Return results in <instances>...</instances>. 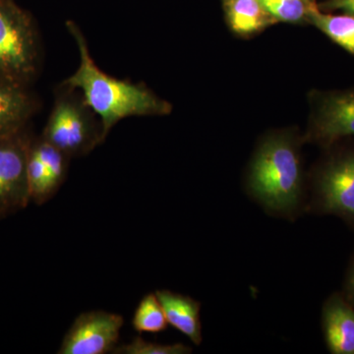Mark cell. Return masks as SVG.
<instances>
[{
    "instance_id": "obj_1",
    "label": "cell",
    "mask_w": 354,
    "mask_h": 354,
    "mask_svg": "<svg viewBox=\"0 0 354 354\" xmlns=\"http://www.w3.org/2000/svg\"><path fill=\"white\" fill-rule=\"evenodd\" d=\"M66 27L78 46L80 64L62 84L80 92L86 104L101 120L104 139L124 118L171 113V104L153 94L143 84L120 80L104 73L93 59L80 28L73 21H68Z\"/></svg>"
},
{
    "instance_id": "obj_2",
    "label": "cell",
    "mask_w": 354,
    "mask_h": 354,
    "mask_svg": "<svg viewBox=\"0 0 354 354\" xmlns=\"http://www.w3.org/2000/svg\"><path fill=\"white\" fill-rule=\"evenodd\" d=\"M248 189L266 209L292 216L302 202V169L295 142L274 135L261 144L251 165Z\"/></svg>"
},
{
    "instance_id": "obj_3",
    "label": "cell",
    "mask_w": 354,
    "mask_h": 354,
    "mask_svg": "<svg viewBox=\"0 0 354 354\" xmlns=\"http://www.w3.org/2000/svg\"><path fill=\"white\" fill-rule=\"evenodd\" d=\"M41 138L70 158L83 157L104 143L101 120L76 88L62 83Z\"/></svg>"
},
{
    "instance_id": "obj_4",
    "label": "cell",
    "mask_w": 354,
    "mask_h": 354,
    "mask_svg": "<svg viewBox=\"0 0 354 354\" xmlns=\"http://www.w3.org/2000/svg\"><path fill=\"white\" fill-rule=\"evenodd\" d=\"M39 44L30 13L13 0H0V74L29 86L38 74Z\"/></svg>"
},
{
    "instance_id": "obj_5",
    "label": "cell",
    "mask_w": 354,
    "mask_h": 354,
    "mask_svg": "<svg viewBox=\"0 0 354 354\" xmlns=\"http://www.w3.org/2000/svg\"><path fill=\"white\" fill-rule=\"evenodd\" d=\"M32 141L26 132L0 140V220L27 208L31 203L27 162Z\"/></svg>"
},
{
    "instance_id": "obj_6",
    "label": "cell",
    "mask_w": 354,
    "mask_h": 354,
    "mask_svg": "<svg viewBox=\"0 0 354 354\" xmlns=\"http://www.w3.org/2000/svg\"><path fill=\"white\" fill-rule=\"evenodd\" d=\"M124 319L104 310L84 312L77 317L62 339L58 354L113 353L120 342Z\"/></svg>"
},
{
    "instance_id": "obj_7",
    "label": "cell",
    "mask_w": 354,
    "mask_h": 354,
    "mask_svg": "<svg viewBox=\"0 0 354 354\" xmlns=\"http://www.w3.org/2000/svg\"><path fill=\"white\" fill-rule=\"evenodd\" d=\"M315 208L354 221V152L330 160L317 177Z\"/></svg>"
},
{
    "instance_id": "obj_8",
    "label": "cell",
    "mask_w": 354,
    "mask_h": 354,
    "mask_svg": "<svg viewBox=\"0 0 354 354\" xmlns=\"http://www.w3.org/2000/svg\"><path fill=\"white\" fill-rule=\"evenodd\" d=\"M35 111L28 86L0 74V140L24 133Z\"/></svg>"
},
{
    "instance_id": "obj_9",
    "label": "cell",
    "mask_w": 354,
    "mask_h": 354,
    "mask_svg": "<svg viewBox=\"0 0 354 354\" xmlns=\"http://www.w3.org/2000/svg\"><path fill=\"white\" fill-rule=\"evenodd\" d=\"M346 136H354V92L325 97L312 130V137L324 145Z\"/></svg>"
},
{
    "instance_id": "obj_10",
    "label": "cell",
    "mask_w": 354,
    "mask_h": 354,
    "mask_svg": "<svg viewBox=\"0 0 354 354\" xmlns=\"http://www.w3.org/2000/svg\"><path fill=\"white\" fill-rule=\"evenodd\" d=\"M323 327L330 353L354 354V309L344 298L334 295L326 302Z\"/></svg>"
},
{
    "instance_id": "obj_11",
    "label": "cell",
    "mask_w": 354,
    "mask_h": 354,
    "mask_svg": "<svg viewBox=\"0 0 354 354\" xmlns=\"http://www.w3.org/2000/svg\"><path fill=\"white\" fill-rule=\"evenodd\" d=\"M167 317V322L185 335L193 344H201V304L188 295L167 290L156 291Z\"/></svg>"
},
{
    "instance_id": "obj_12",
    "label": "cell",
    "mask_w": 354,
    "mask_h": 354,
    "mask_svg": "<svg viewBox=\"0 0 354 354\" xmlns=\"http://www.w3.org/2000/svg\"><path fill=\"white\" fill-rule=\"evenodd\" d=\"M230 29L241 36H252L277 22L259 0H225Z\"/></svg>"
},
{
    "instance_id": "obj_13",
    "label": "cell",
    "mask_w": 354,
    "mask_h": 354,
    "mask_svg": "<svg viewBox=\"0 0 354 354\" xmlns=\"http://www.w3.org/2000/svg\"><path fill=\"white\" fill-rule=\"evenodd\" d=\"M307 20L327 35L333 41L354 55V15L323 13L311 2Z\"/></svg>"
},
{
    "instance_id": "obj_14",
    "label": "cell",
    "mask_w": 354,
    "mask_h": 354,
    "mask_svg": "<svg viewBox=\"0 0 354 354\" xmlns=\"http://www.w3.org/2000/svg\"><path fill=\"white\" fill-rule=\"evenodd\" d=\"M27 179L30 200L39 206L50 201L59 189L46 165L32 151V144L28 156Z\"/></svg>"
},
{
    "instance_id": "obj_15",
    "label": "cell",
    "mask_w": 354,
    "mask_h": 354,
    "mask_svg": "<svg viewBox=\"0 0 354 354\" xmlns=\"http://www.w3.org/2000/svg\"><path fill=\"white\" fill-rule=\"evenodd\" d=\"M132 326L140 334H158L167 330L169 322L156 293H148L142 298L133 315Z\"/></svg>"
},
{
    "instance_id": "obj_16",
    "label": "cell",
    "mask_w": 354,
    "mask_h": 354,
    "mask_svg": "<svg viewBox=\"0 0 354 354\" xmlns=\"http://www.w3.org/2000/svg\"><path fill=\"white\" fill-rule=\"evenodd\" d=\"M32 149L39 160L46 165L53 181L60 188L66 178L68 171L70 158L66 153L53 146L50 142L39 138L32 142Z\"/></svg>"
},
{
    "instance_id": "obj_17",
    "label": "cell",
    "mask_w": 354,
    "mask_h": 354,
    "mask_svg": "<svg viewBox=\"0 0 354 354\" xmlns=\"http://www.w3.org/2000/svg\"><path fill=\"white\" fill-rule=\"evenodd\" d=\"M266 11L277 22L300 23L307 20L309 6L306 0H259Z\"/></svg>"
},
{
    "instance_id": "obj_18",
    "label": "cell",
    "mask_w": 354,
    "mask_h": 354,
    "mask_svg": "<svg viewBox=\"0 0 354 354\" xmlns=\"http://www.w3.org/2000/svg\"><path fill=\"white\" fill-rule=\"evenodd\" d=\"M192 348L183 344H160L136 337L129 344L116 346L113 354H188Z\"/></svg>"
},
{
    "instance_id": "obj_19",
    "label": "cell",
    "mask_w": 354,
    "mask_h": 354,
    "mask_svg": "<svg viewBox=\"0 0 354 354\" xmlns=\"http://www.w3.org/2000/svg\"><path fill=\"white\" fill-rule=\"evenodd\" d=\"M321 7L328 10H342L344 13L354 15V0H329Z\"/></svg>"
},
{
    "instance_id": "obj_20",
    "label": "cell",
    "mask_w": 354,
    "mask_h": 354,
    "mask_svg": "<svg viewBox=\"0 0 354 354\" xmlns=\"http://www.w3.org/2000/svg\"><path fill=\"white\" fill-rule=\"evenodd\" d=\"M346 290H348L349 298H351V301L354 304V265L353 269H351V274H349Z\"/></svg>"
},
{
    "instance_id": "obj_21",
    "label": "cell",
    "mask_w": 354,
    "mask_h": 354,
    "mask_svg": "<svg viewBox=\"0 0 354 354\" xmlns=\"http://www.w3.org/2000/svg\"><path fill=\"white\" fill-rule=\"evenodd\" d=\"M306 1L311 2V0H306Z\"/></svg>"
}]
</instances>
